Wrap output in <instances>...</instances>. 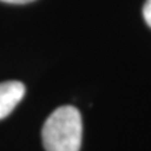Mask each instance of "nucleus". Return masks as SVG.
<instances>
[{
	"label": "nucleus",
	"mask_w": 151,
	"mask_h": 151,
	"mask_svg": "<svg viewBox=\"0 0 151 151\" xmlns=\"http://www.w3.org/2000/svg\"><path fill=\"white\" fill-rule=\"evenodd\" d=\"M83 125L81 113L73 106H62L50 113L42 129L45 151H79Z\"/></svg>",
	"instance_id": "1"
},
{
	"label": "nucleus",
	"mask_w": 151,
	"mask_h": 151,
	"mask_svg": "<svg viewBox=\"0 0 151 151\" xmlns=\"http://www.w3.org/2000/svg\"><path fill=\"white\" fill-rule=\"evenodd\" d=\"M25 94V86L19 81L0 83V120L5 119L18 106Z\"/></svg>",
	"instance_id": "2"
},
{
	"label": "nucleus",
	"mask_w": 151,
	"mask_h": 151,
	"mask_svg": "<svg viewBox=\"0 0 151 151\" xmlns=\"http://www.w3.org/2000/svg\"><path fill=\"white\" fill-rule=\"evenodd\" d=\"M142 15H144L146 24L151 28V0H146V3L144 4Z\"/></svg>",
	"instance_id": "3"
},
{
	"label": "nucleus",
	"mask_w": 151,
	"mask_h": 151,
	"mask_svg": "<svg viewBox=\"0 0 151 151\" xmlns=\"http://www.w3.org/2000/svg\"><path fill=\"white\" fill-rule=\"evenodd\" d=\"M0 1L9 3V4H28V3L35 1V0H0Z\"/></svg>",
	"instance_id": "4"
}]
</instances>
